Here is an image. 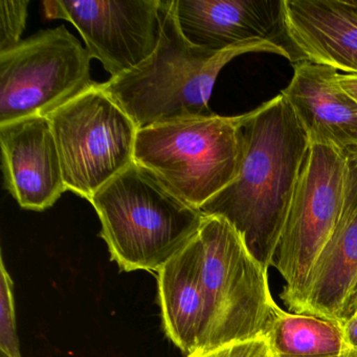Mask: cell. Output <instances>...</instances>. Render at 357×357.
<instances>
[{
	"label": "cell",
	"mask_w": 357,
	"mask_h": 357,
	"mask_svg": "<svg viewBox=\"0 0 357 357\" xmlns=\"http://www.w3.org/2000/svg\"><path fill=\"white\" fill-rule=\"evenodd\" d=\"M208 352L238 340L266 335L279 311L271 296L268 267L257 260L241 234L220 216H204L198 231Z\"/></svg>",
	"instance_id": "cell-4"
},
{
	"label": "cell",
	"mask_w": 357,
	"mask_h": 357,
	"mask_svg": "<svg viewBox=\"0 0 357 357\" xmlns=\"http://www.w3.org/2000/svg\"><path fill=\"white\" fill-rule=\"evenodd\" d=\"M158 301L167 335L183 353L191 355L198 352L206 329L198 234L158 271Z\"/></svg>",
	"instance_id": "cell-15"
},
{
	"label": "cell",
	"mask_w": 357,
	"mask_h": 357,
	"mask_svg": "<svg viewBox=\"0 0 357 357\" xmlns=\"http://www.w3.org/2000/svg\"><path fill=\"white\" fill-rule=\"evenodd\" d=\"M346 155L349 173L344 212L313 267L302 313L340 325L348 317L357 281V151L349 150Z\"/></svg>",
	"instance_id": "cell-13"
},
{
	"label": "cell",
	"mask_w": 357,
	"mask_h": 357,
	"mask_svg": "<svg viewBox=\"0 0 357 357\" xmlns=\"http://www.w3.org/2000/svg\"><path fill=\"white\" fill-rule=\"evenodd\" d=\"M0 147L5 188L22 208L43 212L68 191L47 116L0 125Z\"/></svg>",
	"instance_id": "cell-10"
},
{
	"label": "cell",
	"mask_w": 357,
	"mask_h": 357,
	"mask_svg": "<svg viewBox=\"0 0 357 357\" xmlns=\"http://www.w3.org/2000/svg\"><path fill=\"white\" fill-rule=\"evenodd\" d=\"M266 335L279 357H340L353 350L340 324L281 308Z\"/></svg>",
	"instance_id": "cell-16"
},
{
	"label": "cell",
	"mask_w": 357,
	"mask_h": 357,
	"mask_svg": "<svg viewBox=\"0 0 357 357\" xmlns=\"http://www.w3.org/2000/svg\"><path fill=\"white\" fill-rule=\"evenodd\" d=\"M91 54L64 26L0 53V125L47 116L98 84Z\"/></svg>",
	"instance_id": "cell-7"
},
{
	"label": "cell",
	"mask_w": 357,
	"mask_h": 357,
	"mask_svg": "<svg viewBox=\"0 0 357 357\" xmlns=\"http://www.w3.org/2000/svg\"><path fill=\"white\" fill-rule=\"evenodd\" d=\"M346 3L355 13H357V0H346Z\"/></svg>",
	"instance_id": "cell-23"
},
{
	"label": "cell",
	"mask_w": 357,
	"mask_h": 357,
	"mask_svg": "<svg viewBox=\"0 0 357 357\" xmlns=\"http://www.w3.org/2000/svg\"><path fill=\"white\" fill-rule=\"evenodd\" d=\"M174 8L185 38L208 51L256 39L277 43L284 33L282 0H174Z\"/></svg>",
	"instance_id": "cell-12"
},
{
	"label": "cell",
	"mask_w": 357,
	"mask_h": 357,
	"mask_svg": "<svg viewBox=\"0 0 357 357\" xmlns=\"http://www.w3.org/2000/svg\"><path fill=\"white\" fill-rule=\"evenodd\" d=\"M340 326L347 346L357 350V309L344 319Z\"/></svg>",
	"instance_id": "cell-20"
},
{
	"label": "cell",
	"mask_w": 357,
	"mask_h": 357,
	"mask_svg": "<svg viewBox=\"0 0 357 357\" xmlns=\"http://www.w3.org/2000/svg\"><path fill=\"white\" fill-rule=\"evenodd\" d=\"M29 0H0V53L22 43L28 20Z\"/></svg>",
	"instance_id": "cell-18"
},
{
	"label": "cell",
	"mask_w": 357,
	"mask_h": 357,
	"mask_svg": "<svg viewBox=\"0 0 357 357\" xmlns=\"http://www.w3.org/2000/svg\"><path fill=\"white\" fill-rule=\"evenodd\" d=\"M357 309V281L355 284L354 289H353L352 294H351L350 303H349L348 317ZM346 317V319H347Z\"/></svg>",
	"instance_id": "cell-22"
},
{
	"label": "cell",
	"mask_w": 357,
	"mask_h": 357,
	"mask_svg": "<svg viewBox=\"0 0 357 357\" xmlns=\"http://www.w3.org/2000/svg\"><path fill=\"white\" fill-rule=\"evenodd\" d=\"M267 53L294 60L287 47L267 39L238 43L220 52L196 47L179 30L174 0H162L160 43L139 66L100 87L130 116L137 129L213 114L208 107L219 73L245 54Z\"/></svg>",
	"instance_id": "cell-2"
},
{
	"label": "cell",
	"mask_w": 357,
	"mask_h": 357,
	"mask_svg": "<svg viewBox=\"0 0 357 357\" xmlns=\"http://www.w3.org/2000/svg\"><path fill=\"white\" fill-rule=\"evenodd\" d=\"M0 350L1 357H22L17 327L13 281L6 268L5 261L0 263Z\"/></svg>",
	"instance_id": "cell-17"
},
{
	"label": "cell",
	"mask_w": 357,
	"mask_h": 357,
	"mask_svg": "<svg viewBox=\"0 0 357 357\" xmlns=\"http://www.w3.org/2000/svg\"><path fill=\"white\" fill-rule=\"evenodd\" d=\"M188 357H279L269 340L262 335L238 340L208 352H195Z\"/></svg>",
	"instance_id": "cell-19"
},
{
	"label": "cell",
	"mask_w": 357,
	"mask_h": 357,
	"mask_svg": "<svg viewBox=\"0 0 357 357\" xmlns=\"http://www.w3.org/2000/svg\"><path fill=\"white\" fill-rule=\"evenodd\" d=\"M47 118L68 191L89 202L135 162L139 129L99 83Z\"/></svg>",
	"instance_id": "cell-8"
},
{
	"label": "cell",
	"mask_w": 357,
	"mask_h": 357,
	"mask_svg": "<svg viewBox=\"0 0 357 357\" xmlns=\"http://www.w3.org/2000/svg\"><path fill=\"white\" fill-rule=\"evenodd\" d=\"M245 118L213 114L139 129L135 162L200 210L238 176Z\"/></svg>",
	"instance_id": "cell-5"
},
{
	"label": "cell",
	"mask_w": 357,
	"mask_h": 357,
	"mask_svg": "<svg viewBox=\"0 0 357 357\" xmlns=\"http://www.w3.org/2000/svg\"><path fill=\"white\" fill-rule=\"evenodd\" d=\"M353 149L357 150V147L353 148Z\"/></svg>",
	"instance_id": "cell-24"
},
{
	"label": "cell",
	"mask_w": 357,
	"mask_h": 357,
	"mask_svg": "<svg viewBox=\"0 0 357 357\" xmlns=\"http://www.w3.org/2000/svg\"><path fill=\"white\" fill-rule=\"evenodd\" d=\"M112 259L124 271H158L195 238L204 215L133 162L89 200Z\"/></svg>",
	"instance_id": "cell-3"
},
{
	"label": "cell",
	"mask_w": 357,
	"mask_h": 357,
	"mask_svg": "<svg viewBox=\"0 0 357 357\" xmlns=\"http://www.w3.org/2000/svg\"><path fill=\"white\" fill-rule=\"evenodd\" d=\"M47 20H63L79 31L91 58L112 78L150 57L160 43L162 0H45Z\"/></svg>",
	"instance_id": "cell-9"
},
{
	"label": "cell",
	"mask_w": 357,
	"mask_h": 357,
	"mask_svg": "<svg viewBox=\"0 0 357 357\" xmlns=\"http://www.w3.org/2000/svg\"><path fill=\"white\" fill-rule=\"evenodd\" d=\"M242 141L238 176L200 211L227 219L269 268L310 145L282 93L246 112Z\"/></svg>",
	"instance_id": "cell-1"
},
{
	"label": "cell",
	"mask_w": 357,
	"mask_h": 357,
	"mask_svg": "<svg viewBox=\"0 0 357 357\" xmlns=\"http://www.w3.org/2000/svg\"><path fill=\"white\" fill-rule=\"evenodd\" d=\"M338 73L308 60L294 64V76L282 95L291 106L309 145L346 153L357 147V103L338 82Z\"/></svg>",
	"instance_id": "cell-11"
},
{
	"label": "cell",
	"mask_w": 357,
	"mask_h": 357,
	"mask_svg": "<svg viewBox=\"0 0 357 357\" xmlns=\"http://www.w3.org/2000/svg\"><path fill=\"white\" fill-rule=\"evenodd\" d=\"M348 173L344 152L309 147L271 264L284 280L280 298L290 312L303 313L313 267L344 212Z\"/></svg>",
	"instance_id": "cell-6"
},
{
	"label": "cell",
	"mask_w": 357,
	"mask_h": 357,
	"mask_svg": "<svg viewBox=\"0 0 357 357\" xmlns=\"http://www.w3.org/2000/svg\"><path fill=\"white\" fill-rule=\"evenodd\" d=\"M282 14L300 60L357 74V13L346 0H282Z\"/></svg>",
	"instance_id": "cell-14"
},
{
	"label": "cell",
	"mask_w": 357,
	"mask_h": 357,
	"mask_svg": "<svg viewBox=\"0 0 357 357\" xmlns=\"http://www.w3.org/2000/svg\"><path fill=\"white\" fill-rule=\"evenodd\" d=\"M337 78L340 86L357 103V74L338 73Z\"/></svg>",
	"instance_id": "cell-21"
}]
</instances>
